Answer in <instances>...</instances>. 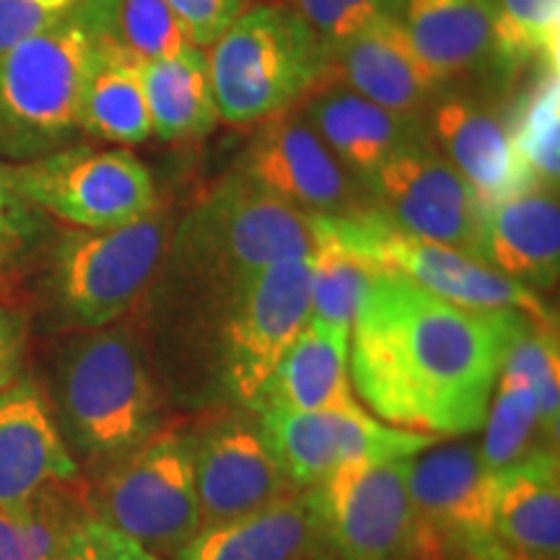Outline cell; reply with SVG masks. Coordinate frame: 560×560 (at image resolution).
Returning <instances> with one entry per match:
<instances>
[{
	"instance_id": "f546056e",
	"label": "cell",
	"mask_w": 560,
	"mask_h": 560,
	"mask_svg": "<svg viewBox=\"0 0 560 560\" xmlns=\"http://www.w3.org/2000/svg\"><path fill=\"white\" fill-rule=\"evenodd\" d=\"M560 0H495L493 60L503 79L558 66Z\"/></svg>"
},
{
	"instance_id": "e0dca14e",
	"label": "cell",
	"mask_w": 560,
	"mask_h": 560,
	"mask_svg": "<svg viewBox=\"0 0 560 560\" xmlns=\"http://www.w3.org/2000/svg\"><path fill=\"white\" fill-rule=\"evenodd\" d=\"M423 128L482 208L540 187L516 156L503 115L490 104L441 89L425 109Z\"/></svg>"
},
{
	"instance_id": "5bb4252c",
	"label": "cell",
	"mask_w": 560,
	"mask_h": 560,
	"mask_svg": "<svg viewBox=\"0 0 560 560\" xmlns=\"http://www.w3.org/2000/svg\"><path fill=\"white\" fill-rule=\"evenodd\" d=\"M363 190L371 210L397 229L446 244L480 262L482 206L433 149L425 128L392 153Z\"/></svg>"
},
{
	"instance_id": "ffe728a7",
	"label": "cell",
	"mask_w": 560,
	"mask_h": 560,
	"mask_svg": "<svg viewBox=\"0 0 560 560\" xmlns=\"http://www.w3.org/2000/svg\"><path fill=\"white\" fill-rule=\"evenodd\" d=\"M480 262L529 291L556 285L560 272V208L556 190L535 187L482 208Z\"/></svg>"
},
{
	"instance_id": "3957f363",
	"label": "cell",
	"mask_w": 560,
	"mask_h": 560,
	"mask_svg": "<svg viewBox=\"0 0 560 560\" xmlns=\"http://www.w3.org/2000/svg\"><path fill=\"white\" fill-rule=\"evenodd\" d=\"M62 436L83 457L117 462L159 429V392L136 335L96 327L70 338L55 363Z\"/></svg>"
},
{
	"instance_id": "4fadbf2b",
	"label": "cell",
	"mask_w": 560,
	"mask_h": 560,
	"mask_svg": "<svg viewBox=\"0 0 560 560\" xmlns=\"http://www.w3.org/2000/svg\"><path fill=\"white\" fill-rule=\"evenodd\" d=\"M257 423L280 470L296 490L319 486L350 462L416 457L439 436L382 423L359 400L330 410H262Z\"/></svg>"
},
{
	"instance_id": "277c9868",
	"label": "cell",
	"mask_w": 560,
	"mask_h": 560,
	"mask_svg": "<svg viewBox=\"0 0 560 560\" xmlns=\"http://www.w3.org/2000/svg\"><path fill=\"white\" fill-rule=\"evenodd\" d=\"M166 252L174 276L219 291L223 301L249 272L312 257L314 231L310 213L257 190L234 172L179 223Z\"/></svg>"
},
{
	"instance_id": "d4e9b609",
	"label": "cell",
	"mask_w": 560,
	"mask_h": 560,
	"mask_svg": "<svg viewBox=\"0 0 560 560\" xmlns=\"http://www.w3.org/2000/svg\"><path fill=\"white\" fill-rule=\"evenodd\" d=\"M317 516L310 490H293L240 520L202 527L174 552L177 560H310L317 550Z\"/></svg>"
},
{
	"instance_id": "1f68e13d",
	"label": "cell",
	"mask_w": 560,
	"mask_h": 560,
	"mask_svg": "<svg viewBox=\"0 0 560 560\" xmlns=\"http://www.w3.org/2000/svg\"><path fill=\"white\" fill-rule=\"evenodd\" d=\"M73 522L68 499L55 486L0 506V560H52Z\"/></svg>"
},
{
	"instance_id": "44dd1931",
	"label": "cell",
	"mask_w": 560,
	"mask_h": 560,
	"mask_svg": "<svg viewBox=\"0 0 560 560\" xmlns=\"http://www.w3.org/2000/svg\"><path fill=\"white\" fill-rule=\"evenodd\" d=\"M495 548L501 560H560L558 452L540 450L499 472Z\"/></svg>"
},
{
	"instance_id": "e575fe53",
	"label": "cell",
	"mask_w": 560,
	"mask_h": 560,
	"mask_svg": "<svg viewBox=\"0 0 560 560\" xmlns=\"http://www.w3.org/2000/svg\"><path fill=\"white\" fill-rule=\"evenodd\" d=\"M283 5L310 24L325 55H330L371 21L392 16L397 0H283Z\"/></svg>"
},
{
	"instance_id": "7a4b0ae2",
	"label": "cell",
	"mask_w": 560,
	"mask_h": 560,
	"mask_svg": "<svg viewBox=\"0 0 560 560\" xmlns=\"http://www.w3.org/2000/svg\"><path fill=\"white\" fill-rule=\"evenodd\" d=\"M117 32V0L73 11L0 55V159L32 161L79 136V96L96 42Z\"/></svg>"
},
{
	"instance_id": "ba28073f",
	"label": "cell",
	"mask_w": 560,
	"mask_h": 560,
	"mask_svg": "<svg viewBox=\"0 0 560 560\" xmlns=\"http://www.w3.org/2000/svg\"><path fill=\"white\" fill-rule=\"evenodd\" d=\"M408 459L350 462L310 490L335 560H431L408 490Z\"/></svg>"
},
{
	"instance_id": "52a82bcc",
	"label": "cell",
	"mask_w": 560,
	"mask_h": 560,
	"mask_svg": "<svg viewBox=\"0 0 560 560\" xmlns=\"http://www.w3.org/2000/svg\"><path fill=\"white\" fill-rule=\"evenodd\" d=\"M170 223L156 208L112 229L68 231L50 262L52 301L70 325L107 327L125 317L166 257Z\"/></svg>"
},
{
	"instance_id": "6da1fadb",
	"label": "cell",
	"mask_w": 560,
	"mask_h": 560,
	"mask_svg": "<svg viewBox=\"0 0 560 560\" xmlns=\"http://www.w3.org/2000/svg\"><path fill=\"white\" fill-rule=\"evenodd\" d=\"M522 312H478L395 272H374L350 327V382L395 429L465 436L482 429Z\"/></svg>"
},
{
	"instance_id": "ac0fdd59",
	"label": "cell",
	"mask_w": 560,
	"mask_h": 560,
	"mask_svg": "<svg viewBox=\"0 0 560 560\" xmlns=\"http://www.w3.org/2000/svg\"><path fill=\"white\" fill-rule=\"evenodd\" d=\"M346 86L392 115L423 120L444 83L410 50L397 21L382 16L327 55L325 79Z\"/></svg>"
},
{
	"instance_id": "f1b7e54d",
	"label": "cell",
	"mask_w": 560,
	"mask_h": 560,
	"mask_svg": "<svg viewBox=\"0 0 560 560\" xmlns=\"http://www.w3.org/2000/svg\"><path fill=\"white\" fill-rule=\"evenodd\" d=\"M482 425L486 436L480 444V457L490 472H503L529 454L558 446L542 429L535 392L527 382L511 374H499Z\"/></svg>"
},
{
	"instance_id": "30bf717a",
	"label": "cell",
	"mask_w": 560,
	"mask_h": 560,
	"mask_svg": "<svg viewBox=\"0 0 560 560\" xmlns=\"http://www.w3.org/2000/svg\"><path fill=\"white\" fill-rule=\"evenodd\" d=\"M100 520L149 548L174 556L202 529L192 478V436L153 433L112 462L96 495Z\"/></svg>"
},
{
	"instance_id": "cb8c5ba5",
	"label": "cell",
	"mask_w": 560,
	"mask_h": 560,
	"mask_svg": "<svg viewBox=\"0 0 560 560\" xmlns=\"http://www.w3.org/2000/svg\"><path fill=\"white\" fill-rule=\"evenodd\" d=\"M350 330L306 319L262 384L252 410H330L355 400L348 374Z\"/></svg>"
},
{
	"instance_id": "4dcf8cb0",
	"label": "cell",
	"mask_w": 560,
	"mask_h": 560,
	"mask_svg": "<svg viewBox=\"0 0 560 560\" xmlns=\"http://www.w3.org/2000/svg\"><path fill=\"white\" fill-rule=\"evenodd\" d=\"M374 268L338 244L314 236L312 280H310V319L327 325L353 327L366 299Z\"/></svg>"
},
{
	"instance_id": "8992f818",
	"label": "cell",
	"mask_w": 560,
	"mask_h": 560,
	"mask_svg": "<svg viewBox=\"0 0 560 560\" xmlns=\"http://www.w3.org/2000/svg\"><path fill=\"white\" fill-rule=\"evenodd\" d=\"M312 231L319 240L338 244L380 272H395L412 280L433 296L478 312H522L537 322H552L545 301L488 265L472 260L465 252L420 240L376 210H359L348 215L310 213Z\"/></svg>"
},
{
	"instance_id": "d590c367",
	"label": "cell",
	"mask_w": 560,
	"mask_h": 560,
	"mask_svg": "<svg viewBox=\"0 0 560 560\" xmlns=\"http://www.w3.org/2000/svg\"><path fill=\"white\" fill-rule=\"evenodd\" d=\"M52 560H161L156 552L109 527L100 516H83L70 524Z\"/></svg>"
},
{
	"instance_id": "5b68a950",
	"label": "cell",
	"mask_w": 560,
	"mask_h": 560,
	"mask_svg": "<svg viewBox=\"0 0 560 560\" xmlns=\"http://www.w3.org/2000/svg\"><path fill=\"white\" fill-rule=\"evenodd\" d=\"M219 117L231 125L268 120L325 79L317 34L285 5L244 11L208 58Z\"/></svg>"
},
{
	"instance_id": "8d00e7d4",
	"label": "cell",
	"mask_w": 560,
	"mask_h": 560,
	"mask_svg": "<svg viewBox=\"0 0 560 560\" xmlns=\"http://www.w3.org/2000/svg\"><path fill=\"white\" fill-rule=\"evenodd\" d=\"M249 0H166L195 47L215 45L221 34L247 11Z\"/></svg>"
},
{
	"instance_id": "7402d4cb",
	"label": "cell",
	"mask_w": 560,
	"mask_h": 560,
	"mask_svg": "<svg viewBox=\"0 0 560 560\" xmlns=\"http://www.w3.org/2000/svg\"><path fill=\"white\" fill-rule=\"evenodd\" d=\"M392 19L444 86L493 58L495 0H397Z\"/></svg>"
},
{
	"instance_id": "d6a6232c",
	"label": "cell",
	"mask_w": 560,
	"mask_h": 560,
	"mask_svg": "<svg viewBox=\"0 0 560 560\" xmlns=\"http://www.w3.org/2000/svg\"><path fill=\"white\" fill-rule=\"evenodd\" d=\"M558 332L552 322L529 319V325L511 342L501 374H511L527 382L535 392L542 429L552 444H558L560 423V366H558Z\"/></svg>"
},
{
	"instance_id": "603a6c76",
	"label": "cell",
	"mask_w": 560,
	"mask_h": 560,
	"mask_svg": "<svg viewBox=\"0 0 560 560\" xmlns=\"http://www.w3.org/2000/svg\"><path fill=\"white\" fill-rule=\"evenodd\" d=\"M310 94L306 120L363 187L392 153L423 130V120L392 115L335 81H319Z\"/></svg>"
},
{
	"instance_id": "d6986e66",
	"label": "cell",
	"mask_w": 560,
	"mask_h": 560,
	"mask_svg": "<svg viewBox=\"0 0 560 560\" xmlns=\"http://www.w3.org/2000/svg\"><path fill=\"white\" fill-rule=\"evenodd\" d=\"M75 475L73 452L37 384L21 380L0 392V506L30 501Z\"/></svg>"
},
{
	"instance_id": "83f0119b",
	"label": "cell",
	"mask_w": 560,
	"mask_h": 560,
	"mask_svg": "<svg viewBox=\"0 0 560 560\" xmlns=\"http://www.w3.org/2000/svg\"><path fill=\"white\" fill-rule=\"evenodd\" d=\"M516 156L540 187L558 190L560 177V83L558 66H540L503 115Z\"/></svg>"
},
{
	"instance_id": "74e56055",
	"label": "cell",
	"mask_w": 560,
	"mask_h": 560,
	"mask_svg": "<svg viewBox=\"0 0 560 560\" xmlns=\"http://www.w3.org/2000/svg\"><path fill=\"white\" fill-rule=\"evenodd\" d=\"M81 0H0V55L66 16Z\"/></svg>"
},
{
	"instance_id": "4316f807",
	"label": "cell",
	"mask_w": 560,
	"mask_h": 560,
	"mask_svg": "<svg viewBox=\"0 0 560 560\" xmlns=\"http://www.w3.org/2000/svg\"><path fill=\"white\" fill-rule=\"evenodd\" d=\"M151 132L161 140L200 138L215 128L213 86L206 52L190 45L172 58L149 60L138 66Z\"/></svg>"
},
{
	"instance_id": "ab89813d",
	"label": "cell",
	"mask_w": 560,
	"mask_h": 560,
	"mask_svg": "<svg viewBox=\"0 0 560 560\" xmlns=\"http://www.w3.org/2000/svg\"><path fill=\"white\" fill-rule=\"evenodd\" d=\"M21 195L11 187L9 172L0 164V249H9L13 244L24 240L32 231V210L26 208Z\"/></svg>"
},
{
	"instance_id": "8fae6325",
	"label": "cell",
	"mask_w": 560,
	"mask_h": 560,
	"mask_svg": "<svg viewBox=\"0 0 560 560\" xmlns=\"http://www.w3.org/2000/svg\"><path fill=\"white\" fill-rule=\"evenodd\" d=\"M5 172L30 206L79 229L122 226L156 208L151 174L128 151L68 145Z\"/></svg>"
},
{
	"instance_id": "7c38bea8",
	"label": "cell",
	"mask_w": 560,
	"mask_h": 560,
	"mask_svg": "<svg viewBox=\"0 0 560 560\" xmlns=\"http://www.w3.org/2000/svg\"><path fill=\"white\" fill-rule=\"evenodd\" d=\"M495 480L470 441L433 444L408 459V490L431 560H501Z\"/></svg>"
},
{
	"instance_id": "9c48e42d",
	"label": "cell",
	"mask_w": 560,
	"mask_h": 560,
	"mask_svg": "<svg viewBox=\"0 0 560 560\" xmlns=\"http://www.w3.org/2000/svg\"><path fill=\"white\" fill-rule=\"evenodd\" d=\"M312 257L272 262L226 293L219 322L223 389L252 410L262 384L310 319Z\"/></svg>"
},
{
	"instance_id": "836d02e7",
	"label": "cell",
	"mask_w": 560,
	"mask_h": 560,
	"mask_svg": "<svg viewBox=\"0 0 560 560\" xmlns=\"http://www.w3.org/2000/svg\"><path fill=\"white\" fill-rule=\"evenodd\" d=\"M117 42L138 66L192 45L166 0H117Z\"/></svg>"
},
{
	"instance_id": "f35d334b",
	"label": "cell",
	"mask_w": 560,
	"mask_h": 560,
	"mask_svg": "<svg viewBox=\"0 0 560 560\" xmlns=\"http://www.w3.org/2000/svg\"><path fill=\"white\" fill-rule=\"evenodd\" d=\"M26 348V319L16 312L0 310V392L19 382Z\"/></svg>"
},
{
	"instance_id": "9a60e30c",
	"label": "cell",
	"mask_w": 560,
	"mask_h": 560,
	"mask_svg": "<svg viewBox=\"0 0 560 560\" xmlns=\"http://www.w3.org/2000/svg\"><path fill=\"white\" fill-rule=\"evenodd\" d=\"M236 174L301 213L348 215L371 208L361 182L327 149L304 112L291 107L268 117Z\"/></svg>"
},
{
	"instance_id": "2e32d148",
	"label": "cell",
	"mask_w": 560,
	"mask_h": 560,
	"mask_svg": "<svg viewBox=\"0 0 560 560\" xmlns=\"http://www.w3.org/2000/svg\"><path fill=\"white\" fill-rule=\"evenodd\" d=\"M192 478L202 527L260 511L291 495V480L280 470L260 423L229 416L192 436Z\"/></svg>"
},
{
	"instance_id": "484cf974",
	"label": "cell",
	"mask_w": 560,
	"mask_h": 560,
	"mask_svg": "<svg viewBox=\"0 0 560 560\" xmlns=\"http://www.w3.org/2000/svg\"><path fill=\"white\" fill-rule=\"evenodd\" d=\"M79 130L109 143H140L151 136V117L138 62L122 50L117 32L96 42L79 96Z\"/></svg>"
}]
</instances>
